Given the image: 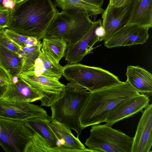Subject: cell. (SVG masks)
Wrapping results in <instances>:
<instances>
[{"label":"cell","instance_id":"cell-1","mask_svg":"<svg viewBox=\"0 0 152 152\" xmlns=\"http://www.w3.org/2000/svg\"><path fill=\"white\" fill-rule=\"evenodd\" d=\"M58 12L51 0H23L11 9L8 28L41 40Z\"/></svg>","mask_w":152,"mask_h":152},{"label":"cell","instance_id":"cell-2","mask_svg":"<svg viewBox=\"0 0 152 152\" xmlns=\"http://www.w3.org/2000/svg\"><path fill=\"white\" fill-rule=\"evenodd\" d=\"M90 92L79 118L83 129L105 122L118 106L140 94L127 81Z\"/></svg>","mask_w":152,"mask_h":152},{"label":"cell","instance_id":"cell-3","mask_svg":"<svg viewBox=\"0 0 152 152\" xmlns=\"http://www.w3.org/2000/svg\"><path fill=\"white\" fill-rule=\"evenodd\" d=\"M83 88L66 86L59 98L50 107L51 117L76 133L81 134L79 118L90 92Z\"/></svg>","mask_w":152,"mask_h":152},{"label":"cell","instance_id":"cell-4","mask_svg":"<svg viewBox=\"0 0 152 152\" xmlns=\"http://www.w3.org/2000/svg\"><path fill=\"white\" fill-rule=\"evenodd\" d=\"M63 76L69 83L66 86L92 92L120 83L118 77L107 70L79 63L63 66Z\"/></svg>","mask_w":152,"mask_h":152},{"label":"cell","instance_id":"cell-5","mask_svg":"<svg viewBox=\"0 0 152 152\" xmlns=\"http://www.w3.org/2000/svg\"><path fill=\"white\" fill-rule=\"evenodd\" d=\"M83 12L69 13L58 12L45 32L44 37L63 38L69 44L76 43L88 31L93 21Z\"/></svg>","mask_w":152,"mask_h":152},{"label":"cell","instance_id":"cell-6","mask_svg":"<svg viewBox=\"0 0 152 152\" xmlns=\"http://www.w3.org/2000/svg\"><path fill=\"white\" fill-rule=\"evenodd\" d=\"M92 126L84 143L92 152H131L133 137L105 124Z\"/></svg>","mask_w":152,"mask_h":152},{"label":"cell","instance_id":"cell-7","mask_svg":"<svg viewBox=\"0 0 152 152\" xmlns=\"http://www.w3.org/2000/svg\"><path fill=\"white\" fill-rule=\"evenodd\" d=\"M33 134L23 121L0 118V145L6 152H23Z\"/></svg>","mask_w":152,"mask_h":152},{"label":"cell","instance_id":"cell-8","mask_svg":"<svg viewBox=\"0 0 152 152\" xmlns=\"http://www.w3.org/2000/svg\"><path fill=\"white\" fill-rule=\"evenodd\" d=\"M19 77L42 96L40 100L42 106L50 107L59 98L66 88V86L57 78L36 76L27 71L21 73Z\"/></svg>","mask_w":152,"mask_h":152},{"label":"cell","instance_id":"cell-9","mask_svg":"<svg viewBox=\"0 0 152 152\" xmlns=\"http://www.w3.org/2000/svg\"><path fill=\"white\" fill-rule=\"evenodd\" d=\"M134 0H130L126 5L120 7H115L109 4L102 17V26L105 31L104 41L110 38L127 24Z\"/></svg>","mask_w":152,"mask_h":152},{"label":"cell","instance_id":"cell-10","mask_svg":"<svg viewBox=\"0 0 152 152\" xmlns=\"http://www.w3.org/2000/svg\"><path fill=\"white\" fill-rule=\"evenodd\" d=\"M102 25L101 19L93 22L90 29L80 40L75 43L67 44L64 56L68 64L78 63L85 56L93 53V47L99 40L96 30Z\"/></svg>","mask_w":152,"mask_h":152},{"label":"cell","instance_id":"cell-11","mask_svg":"<svg viewBox=\"0 0 152 152\" xmlns=\"http://www.w3.org/2000/svg\"><path fill=\"white\" fill-rule=\"evenodd\" d=\"M48 116L46 110L37 105L28 102H9L0 98V118L24 121L33 117Z\"/></svg>","mask_w":152,"mask_h":152},{"label":"cell","instance_id":"cell-12","mask_svg":"<svg viewBox=\"0 0 152 152\" xmlns=\"http://www.w3.org/2000/svg\"><path fill=\"white\" fill-rule=\"evenodd\" d=\"M148 28L136 25H126L110 38L104 41L108 48L134 45L143 44L149 37Z\"/></svg>","mask_w":152,"mask_h":152},{"label":"cell","instance_id":"cell-13","mask_svg":"<svg viewBox=\"0 0 152 152\" xmlns=\"http://www.w3.org/2000/svg\"><path fill=\"white\" fill-rule=\"evenodd\" d=\"M139 121L131 152H150L152 145V104L144 111Z\"/></svg>","mask_w":152,"mask_h":152},{"label":"cell","instance_id":"cell-14","mask_svg":"<svg viewBox=\"0 0 152 152\" xmlns=\"http://www.w3.org/2000/svg\"><path fill=\"white\" fill-rule=\"evenodd\" d=\"M42 97L19 76H15L10 78L1 99L9 102L31 103L40 100Z\"/></svg>","mask_w":152,"mask_h":152},{"label":"cell","instance_id":"cell-15","mask_svg":"<svg viewBox=\"0 0 152 152\" xmlns=\"http://www.w3.org/2000/svg\"><path fill=\"white\" fill-rule=\"evenodd\" d=\"M150 99L146 94H140L125 101L113 110L107 118V125L112 126L115 123L143 112L149 105Z\"/></svg>","mask_w":152,"mask_h":152},{"label":"cell","instance_id":"cell-16","mask_svg":"<svg viewBox=\"0 0 152 152\" xmlns=\"http://www.w3.org/2000/svg\"><path fill=\"white\" fill-rule=\"evenodd\" d=\"M48 118L49 126L62 147L70 152H91L86 148L78 137H75L70 129L51 116H48Z\"/></svg>","mask_w":152,"mask_h":152},{"label":"cell","instance_id":"cell-17","mask_svg":"<svg viewBox=\"0 0 152 152\" xmlns=\"http://www.w3.org/2000/svg\"><path fill=\"white\" fill-rule=\"evenodd\" d=\"M104 0H54L55 6L69 13L83 12L89 16L102 14Z\"/></svg>","mask_w":152,"mask_h":152},{"label":"cell","instance_id":"cell-18","mask_svg":"<svg viewBox=\"0 0 152 152\" xmlns=\"http://www.w3.org/2000/svg\"><path fill=\"white\" fill-rule=\"evenodd\" d=\"M63 67L41 48L34 66L30 70L26 71L36 76L43 75L60 79L63 76Z\"/></svg>","mask_w":152,"mask_h":152},{"label":"cell","instance_id":"cell-19","mask_svg":"<svg viewBox=\"0 0 152 152\" xmlns=\"http://www.w3.org/2000/svg\"><path fill=\"white\" fill-rule=\"evenodd\" d=\"M126 81L141 94H152V75L138 66H129L127 69Z\"/></svg>","mask_w":152,"mask_h":152},{"label":"cell","instance_id":"cell-20","mask_svg":"<svg viewBox=\"0 0 152 152\" xmlns=\"http://www.w3.org/2000/svg\"><path fill=\"white\" fill-rule=\"evenodd\" d=\"M126 25L152 27V0H134Z\"/></svg>","mask_w":152,"mask_h":152},{"label":"cell","instance_id":"cell-21","mask_svg":"<svg viewBox=\"0 0 152 152\" xmlns=\"http://www.w3.org/2000/svg\"><path fill=\"white\" fill-rule=\"evenodd\" d=\"M23 64L22 55L0 45V67L7 73L10 78L19 76Z\"/></svg>","mask_w":152,"mask_h":152},{"label":"cell","instance_id":"cell-22","mask_svg":"<svg viewBox=\"0 0 152 152\" xmlns=\"http://www.w3.org/2000/svg\"><path fill=\"white\" fill-rule=\"evenodd\" d=\"M24 122L27 127L42 136L53 147H62L49 126L48 116L46 117H33Z\"/></svg>","mask_w":152,"mask_h":152},{"label":"cell","instance_id":"cell-23","mask_svg":"<svg viewBox=\"0 0 152 152\" xmlns=\"http://www.w3.org/2000/svg\"><path fill=\"white\" fill-rule=\"evenodd\" d=\"M42 40L41 48L59 63L65 56L67 42L62 38L52 36L45 37Z\"/></svg>","mask_w":152,"mask_h":152},{"label":"cell","instance_id":"cell-24","mask_svg":"<svg viewBox=\"0 0 152 152\" xmlns=\"http://www.w3.org/2000/svg\"><path fill=\"white\" fill-rule=\"evenodd\" d=\"M70 152L61 147H54L38 133L33 132L24 148L23 152Z\"/></svg>","mask_w":152,"mask_h":152},{"label":"cell","instance_id":"cell-25","mask_svg":"<svg viewBox=\"0 0 152 152\" xmlns=\"http://www.w3.org/2000/svg\"><path fill=\"white\" fill-rule=\"evenodd\" d=\"M40 42L37 45L31 47H21L23 50V64L21 73L32 69L38 57L42 47Z\"/></svg>","mask_w":152,"mask_h":152},{"label":"cell","instance_id":"cell-26","mask_svg":"<svg viewBox=\"0 0 152 152\" xmlns=\"http://www.w3.org/2000/svg\"><path fill=\"white\" fill-rule=\"evenodd\" d=\"M0 45L18 54L23 55V51L19 47L6 35L4 29H0Z\"/></svg>","mask_w":152,"mask_h":152},{"label":"cell","instance_id":"cell-27","mask_svg":"<svg viewBox=\"0 0 152 152\" xmlns=\"http://www.w3.org/2000/svg\"><path fill=\"white\" fill-rule=\"evenodd\" d=\"M4 31L6 35L19 47H26L29 36L19 34L8 28L5 29Z\"/></svg>","mask_w":152,"mask_h":152},{"label":"cell","instance_id":"cell-28","mask_svg":"<svg viewBox=\"0 0 152 152\" xmlns=\"http://www.w3.org/2000/svg\"><path fill=\"white\" fill-rule=\"evenodd\" d=\"M11 9L6 8L0 10V29L8 27L10 23Z\"/></svg>","mask_w":152,"mask_h":152},{"label":"cell","instance_id":"cell-29","mask_svg":"<svg viewBox=\"0 0 152 152\" xmlns=\"http://www.w3.org/2000/svg\"><path fill=\"white\" fill-rule=\"evenodd\" d=\"M10 79L7 73L0 67V85H7Z\"/></svg>","mask_w":152,"mask_h":152},{"label":"cell","instance_id":"cell-30","mask_svg":"<svg viewBox=\"0 0 152 152\" xmlns=\"http://www.w3.org/2000/svg\"><path fill=\"white\" fill-rule=\"evenodd\" d=\"M130 0H110L109 4L116 7H120L127 4Z\"/></svg>","mask_w":152,"mask_h":152},{"label":"cell","instance_id":"cell-31","mask_svg":"<svg viewBox=\"0 0 152 152\" xmlns=\"http://www.w3.org/2000/svg\"><path fill=\"white\" fill-rule=\"evenodd\" d=\"M96 34L99 38V41L100 42L103 40L105 34V31L102 25L96 28Z\"/></svg>","mask_w":152,"mask_h":152},{"label":"cell","instance_id":"cell-32","mask_svg":"<svg viewBox=\"0 0 152 152\" xmlns=\"http://www.w3.org/2000/svg\"><path fill=\"white\" fill-rule=\"evenodd\" d=\"M7 85H0V98L4 94Z\"/></svg>","mask_w":152,"mask_h":152},{"label":"cell","instance_id":"cell-33","mask_svg":"<svg viewBox=\"0 0 152 152\" xmlns=\"http://www.w3.org/2000/svg\"><path fill=\"white\" fill-rule=\"evenodd\" d=\"M3 0H0V10L6 8L3 4Z\"/></svg>","mask_w":152,"mask_h":152},{"label":"cell","instance_id":"cell-34","mask_svg":"<svg viewBox=\"0 0 152 152\" xmlns=\"http://www.w3.org/2000/svg\"><path fill=\"white\" fill-rule=\"evenodd\" d=\"M23 0H13L15 4L19 3Z\"/></svg>","mask_w":152,"mask_h":152},{"label":"cell","instance_id":"cell-35","mask_svg":"<svg viewBox=\"0 0 152 152\" xmlns=\"http://www.w3.org/2000/svg\"></svg>","mask_w":152,"mask_h":152}]
</instances>
